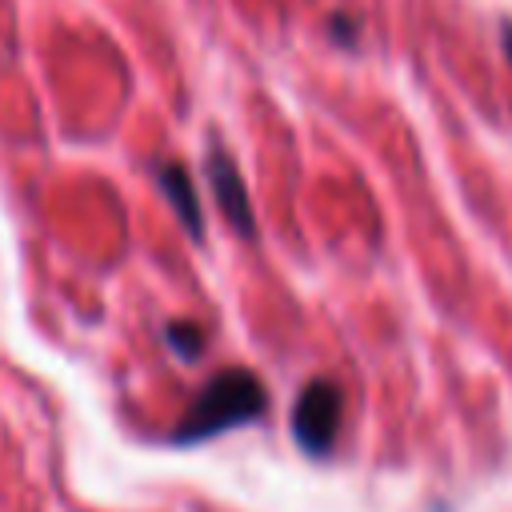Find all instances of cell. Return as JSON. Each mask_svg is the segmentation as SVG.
I'll return each instance as SVG.
<instances>
[{"mask_svg": "<svg viewBox=\"0 0 512 512\" xmlns=\"http://www.w3.org/2000/svg\"><path fill=\"white\" fill-rule=\"evenodd\" d=\"M268 412V388L256 372L248 368H220L188 404V412L176 420V428L168 432V444L176 448H192L204 444L212 436H224L232 428H244L252 420H260Z\"/></svg>", "mask_w": 512, "mask_h": 512, "instance_id": "1", "label": "cell"}, {"mask_svg": "<svg viewBox=\"0 0 512 512\" xmlns=\"http://www.w3.org/2000/svg\"><path fill=\"white\" fill-rule=\"evenodd\" d=\"M340 420H344V392L336 380L316 376L300 388L296 404H292V440L300 452L308 456H328L336 448L340 436Z\"/></svg>", "mask_w": 512, "mask_h": 512, "instance_id": "2", "label": "cell"}, {"mask_svg": "<svg viewBox=\"0 0 512 512\" xmlns=\"http://www.w3.org/2000/svg\"><path fill=\"white\" fill-rule=\"evenodd\" d=\"M204 176H208V188L216 196V208L224 212L228 228L240 236V240H256V212H252V200H248V184L232 160V152L224 144H212L208 156H204Z\"/></svg>", "mask_w": 512, "mask_h": 512, "instance_id": "3", "label": "cell"}, {"mask_svg": "<svg viewBox=\"0 0 512 512\" xmlns=\"http://www.w3.org/2000/svg\"><path fill=\"white\" fill-rule=\"evenodd\" d=\"M152 176H156V188H160V196L168 200L172 216L180 220V228H184L192 240H204V208H200V192H196V184H192V172H188L180 160L164 156V160L152 164Z\"/></svg>", "mask_w": 512, "mask_h": 512, "instance_id": "4", "label": "cell"}, {"mask_svg": "<svg viewBox=\"0 0 512 512\" xmlns=\"http://www.w3.org/2000/svg\"><path fill=\"white\" fill-rule=\"evenodd\" d=\"M160 336H164V344L172 348V356L184 360V364H192V360L204 356V328H200L196 320H168V324L160 328Z\"/></svg>", "mask_w": 512, "mask_h": 512, "instance_id": "5", "label": "cell"}, {"mask_svg": "<svg viewBox=\"0 0 512 512\" xmlns=\"http://www.w3.org/2000/svg\"><path fill=\"white\" fill-rule=\"evenodd\" d=\"M500 36H504V52H508V64H512V20L500 28Z\"/></svg>", "mask_w": 512, "mask_h": 512, "instance_id": "6", "label": "cell"}]
</instances>
